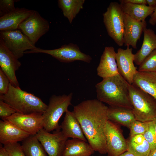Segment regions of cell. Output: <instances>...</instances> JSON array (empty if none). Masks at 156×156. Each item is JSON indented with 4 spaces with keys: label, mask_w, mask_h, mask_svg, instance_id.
<instances>
[{
    "label": "cell",
    "mask_w": 156,
    "mask_h": 156,
    "mask_svg": "<svg viewBox=\"0 0 156 156\" xmlns=\"http://www.w3.org/2000/svg\"><path fill=\"white\" fill-rule=\"evenodd\" d=\"M108 108L103 102L93 99L82 101L73 111L88 143L94 151L102 154L107 153L105 131Z\"/></svg>",
    "instance_id": "obj_1"
},
{
    "label": "cell",
    "mask_w": 156,
    "mask_h": 156,
    "mask_svg": "<svg viewBox=\"0 0 156 156\" xmlns=\"http://www.w3.org/2000/svg\"><path fill=\"white\" fill-rule=\"evenodd\" d=\"M129 85L119 74L103 79L95 85L97 99L109 106L133 110L129 98Z\"/></svg>",
    "instance_id": "obj_2"
},
{
    "label": "cell",
    "mask_w": 156,
    "mask_h": 156,
    "mask_svg": "<svg viewBox=\"0 0 156 156\" xmlns=\"http://www.w3.org/2000/svg\"><path fill=\"white\" fill-rule=\"evenodd\" d=\"M0 100L9 105L16 112L27 114H43L48 105L34 94L15 87L10 83L7 92L0 94Z\"/></svg>",
    "instance_id": "obj_3"
},
{
    "label": "cell",
    "mask_w": 156,
    "mask_h": 156,
    "mask_svg": "<svg viewBox=\"0 0 156 156\" xmlns=\"http://www.w3.org/2000/svg\"><path fill=\"white\" fill-rule=\"evenodd\" d=\"M129 98L136 120L142 122L156 120V100L138 87L129 85Z\"/></svg>",
    "instance_id": "obj_4"
},
{
    "label": "cell",
    "mask_w": 156,
    "mask_h": 156,
    "mask_svg": "<svg viewBox=\"0 0 156 156\" xmlns=\"http://www.w3.org/2000/svg\"><path fill=\"white\" fill-rule=\"evenodd\" d=\"M73 95L70 93L68 95H53L51 96L47 107L42 114L44 128L47 131L50 132L60 129L59 120L63 114L68 110Z\"/></svg>",
    "instance_id": "obj_5"
},
{
    "label": "cell",
    "mask_w": 156,
    "mask_h": 156,
    "mask_svg": "<svg viewBox=\"0 0 156 156\" xmlns=\"http://www.w3.org/2000/svg\"><path fill=\"white\" fill-rule=\"evenodd\" d=\"M124 14L120 4L116 2H111L103 14L108 35L120 47L124 45Z\"/></svg>",
    "instance_id": "obj_6"
},
{
    "label": "cell",
    "mask_w": 156,
    "mask_h": 156,
    "mask_svg": "<svg viewBox=\"0 0 156 156\" xmlns=\"http://www.w3.org/2000/svg\"><path fill=\"white\" fill-rule=\"evenodd\" d=\"M37 53L49 55L60 62L64 63L81 61L89 63L92 60L91 56L82 52L77 45L72 43L53 49H44L36 47L34 49L26 51L25 54Z\"/></svg>",
    "instance_id": "obj_7"
},
{
    "label": "cell",
    "mask_w": 156,
    "mask_h": 156,
    "mask_svg": "<svg viewBox=\"0 0 156 156\" xmlns=\"http://www.w3.org/2000/svg\"><path fill=\"white\" fill-rule=\"evenodd\" d=\"M0 38L6 47L18 59L23 56L27 50H32L36 47L18 29L0 31Z\"/></svg>",
    "instance_id": "obj_8"
},
{
    "label": "cell",
    "mask_w": 156,
    "mask_h": 156,
    "mask_svg": "<svg viewBox=\"0 0 156 156\" xmlns=\"http://www.w3.org/2000/svg\"><path fill=\"white\" fill-rule=\"evenodd\" d=\"M49 29L48 21L41 16L38 12L34 10L19 25L18 28L34 44Z\"/></svg>",
    "instance_id": "obj_9"
},
{
    "label": "cell",
    "mask_w": 156,
    "mask_h": 156,
    "mask_svg": "<svg viewBox=\"0 0 156 156\" xmlns=\"http://www.w3.org/2000/svg\"><path fill=\"white\" fill-rule=\"evenodd\" d=\"M36 135L49 156H63L68 138L60 130L51 133L43 128Z\"/></svg>",
    "instance_id": "obj_10"
},
{
    "label": "cell",
    "mask_w": 156,
    "mask_h": 156,
    "mask_svg": "<svg viewBox=\"0 0 156 156\" xmlns=\"http://www.w3.org/2000/svg\"><path fill=\"white\" fill-rule=\"evenodd\" d=\"M42 114H25L16 112L11 116L2 118L9 122L31 135H36L44 128Z\"/></svg>",
    "instance_id": "obj_11"
},
{
    "label": "cell",
    "mask_w": 156,
    "mask_h": 156,
    "mask_svg": "<svg viewBox=\"0 0 156 156\" xmlns=\"http://www.w3.org/2000/svg\"><path fill=\"white\" fill-rule=\"evenodd\" d=\"M105 134L107 156H118L127 151V140L116 124L108 120Z\"/></svg>",
    "instance_id": "obj_12"
},
{
    "label": "cell",
    "mask_w": 156,
    "mask_h": 156,
    "mask_svg": "<svg viewBox=\"0 0 156 156\" xmlns=\"http://www.w3.org/2000/svg\"><path fill=\"white\" fill-rule=\"evenodd\" d=\"M21 65L18 59L6 47L0 38V68L7 77L10 83L15 87H19L16 72Z\"/></svg>",
    "instance_id": "obj_13"
},
{
    "label": "cell",
    "mask_w": 156,
    "mask_h": 156,
    "mask_svg": "<svg viewBox=\"0 0 156 156\" xmlns=\"http://www.w3.org/2000/svg\"><path fill=\"white\" fill-rule=\"evenodd\" d=\"M134 56L132 48L129 47L126 49L118 48L116 53L119 73L130 85L132 84L134 75L138 71L133 63Z\"/></svg>",
    "instance_id": "obj_14"
},
{
    "label": "cell",
    "mask_w": 156,
    "mask_h": 156,
    "mask_svg": "<svg viewBox=\"0 0 156 156\" xmlns=\"http://www.w3.org/2000/svg\"><path fill=\"white\" fill-rule=\"evenodd\" d=\"M124 44L137 48L138 41L141 36L144 27L146 26V21H141L134 19L128 15L124 14Z\"/></svg>",
    "instance_id": "obj_15"
},
{
    "label": "cell",
    "mask_w": 156,
    "mask_h": 156,
    "mask_svg": "<svg viewBox=\"0 0 156 156\" xmlns=\"http://www.w3.org/2000/svg\"><path fill=\"white\" fill-rule=\"evenodd\" d=\"M116 53L113 47H105L96 69L98 76L104 79L119 74L116 60Z\"/></svg>",
    "instance_id": "obj_16"
},
{
    "label": "cell",
    "mask_w": 156,
    "mask_h": 156,
    "mask_svg": "<svg viewBox=\"0 0 156 156\" xmlns=\"http://www.w3.org/2000/svg\"><path fill=\"white\" fill-rule=\"evenodd\" d=\"M34 11L24 8H17L11 12L0 17V31L18 29L19 25L30 16Z\"/></svg>",
    "instance_id": "obj_17"
},
{
    "label": "cell",
    "mask_w": 156,
    "mask_h": 156,
    "mask_svg": "<svg viewBox=\"0 0 156 156\" xmlns=\"http://www.w3.org/2000/svg\"><path fill=\"white\" fill-rule=\"evenodd\" d=\"M30 135L10 122L0 120V142L3 145L23 141Z\"/></svg>",
    "instance_id": "obj_18"
},
{
    "label": "cell",
    "mask_w": 156,
    "mask_h": 156,
    "mask_svg": "<svg viewBox=\"0 0 156 156\" xmlns=\"http://www.w3.org/2000/svg\"><path fill=\"white\" fill-rule=\"evenodd\" d=\"M60 127L63 134L68 138L77 139L87 141L80 124L73 111L68 110L65 112Z\"/></svg>",
    "instance_id": "obj_19"
},
{
    "label": "cell",
    "mask_w": 156,
    "mask_h": 156,
    "mask_svg": "<svg viewBox=\"0 0 156 156\" xmlns=\"http://www.w3.org/2000/svg\"><path fill=\"white\" fill-rule=\"evenodd\" d=\"M143 32L144 38L141 47L134 54V62L138 66L153 51L156 49V34L154 31L147 29L146 26L144 28Z\"/></svg>",
    "instance_id": "obj_20"
},
{
    "label": "cell",
    "mask_w": 156,
    "mask_h": 156,
    "mask_svg": "<svg viewBox=\"0 0 156 156\" xmlns=\"http://www.w3.org/2000/svg\"><path fill=\"white\" fill-rule=\"evenodd\" d=\"M132 84L156 100V73L138 70L134 75Z\"/></svg>",
    "instance_id": "obj_21"
},
{
    "label": "cell",
    "mask_w": 156,
    "mask_h": 156,
    "mask_svg": "<svg viewBox=\"0 0 156 156\" xmlns=\"http://www.w3.org/2000/svg\"><path fill=\"white\" fill-rule=\"evenodd\" d=\"M107 115L108 120L129 128L136 120L132 109L122 107H108Z\"/></svg>",
    "instance_id": "obj_22"
},
{
    "label": "cell",
    "mask_w": 156,
    "mask_h": 156,
    "mask_svg": "<svg viewBox=\"0 0 156 156\" xmlns=\"http://www.w3.org/2000/svg\"><path fill=\"white\" fill-rule=\"evenodd\" d=\"M94 151L87 142L71 139L66 141L63 156H91Z\"/></svg>",
    "instance_id": "obj_23"
},
{
    "label": "cell",
    "mask_w": 156,
    "mask_h": 156,
    "mask_svg": "<svg viewBox=\"0 0 156 156\" xmlns=\"http://www.w3.org/2000/svg\"><path fill=\"white\" fill-rule=\"evenodd\" d=\"M120 5L124 14L136 20L144 21L147 17L153 13L155 7L146 5L134 4L120 2Z\"/></svg>",
    "instance_id": "obj_24"
},
{
    "label": "cell",
    "mask_w": 156,
    "mask_h": 156,
    "mask_svg": "<svg viewBox=\"0 0 156 156\" xmlns=\"http://www.w3.org/2000/svg\"><path fill=\"white\" fill-rule=\"evenodd\" d=\"M127 151L135 156H148L151 150L143 135L130 136L127 140Z\"/></svg>",
    "instance_id": "obj_25"
},
{
    "label": "cell",
    "mask_w": 156,
    "mask_h": 156,
    "mask_svg": "<svg viewBox=\"0 0 156 156\" xmlns=\"http://www.w3.org/2000/svg\"><path fill=\"white\" fill-rule=\"evenodd\" d=\"M85 0H58L59 8L61 9L64 16L67 18L70 23L83 8Z\"/></svg>",
    "instance_id": "obj_26"
},
{
    "label": "cell",
    "mask_w": 156,
    "mask_h": 156,
    "mask_svg": "<svg viewBox=\"0 0 156 156\" xmlns=\"http://www.w3.org/2000/svg\"><path fill=\"white\" fill-rule=\"evenodd\" d=\"M21 146L26 156H47V153L36 135H30L23 140Z\"/></svg>",
    "instance_id": "obj_27"
},
{
    "label": "cell",
    "mask_w": 156,
    "mask_h": 156,
    "mask_svg": "<svg viewBox=\"0 0 156 156\" xmlns=\"http://www.w3.org/2000/svg\"><path fill=\"white\" fill-rule=\"evenodd\" d=\"M139 71L156 73V49L148 55L139 66Z\"/></svg>",
    "instance_id": "obj_28"
},
{
    "label": "cell",
    "mask_w": 156,
    "mask_h": 156,
    "mask_svg": "<svg viewBox=\"0 0 156 156\" xmlns=\"http://www.w3.org/2000/svg\"><path fill=\"white\" fill-rule=\"evenodd\" d=\"M150 122H142L136 120L129 128L130 136L143 135L148 129Z\"/></svg>",
    "instance_id": "obj_29"
},
{
    "label": "cell",
    "mask_w": 156,
    "mask_h": 156,
    "mask_svg": "<svg viewBox=\"0 0 156 156\" xmlns=\"http://www.w3.org/2000/svg\"><path fill=\"white\" fill-rule=\"evenodd\" d=\"M154 120L150 122L148 129L143 135L149 144L151 151L156 148V137L154 128Z\"/></svg>",
    "instance_id": "obj_30"
},
{
    "label": "cell",
    "mask_w": 156,
    "mask_h": 156,
    "mask_svg": "<svg viewBox=\"0 0 156 156\" xmlns=\"http://www.w3.org/2000/svg\"><path fill=\"white\" fill-rule=\"evenodd\" d=\"M10 156H26L21 145L18 142L10 143L4 145Z\"/></svg>",
    "instance_id": "obj_31"
},
{
    "label": "cell",
    "mask_w": 156,
    "mask_h": 156,
    "mask_svg": "<svg viewBox=\"0 0 156 156\" xmlns=\"http://www.w3.org/2000/svg\"><path fill=\"white\" fill-rule=\"evenodd\" d=\"M15 0H0V16L1 17L14 10Z\"/></svg>",
    "instance_id": "obj_32"
},
{
    "label": "cell",
    "mask_w": 156,
    "mask_h": 156,
    "mask_svg": "<svg viewBox=\"0 0 156 156\" xmlns=\"http://www.w3.org/2000/svg\"><path fill=\"white\" fill-rule=\"evenodd\" d=\"M16 112L8 104L0 100V117L1 118L10 117Z\"/></svg>",
    "instance_id": "obj_33"
},
{
    "label": "cell",
    "mask_w": 156,
    "mask_h": 156,
    "mask_svg": "<svg viewBox=\"0 0 156 156\" xmlns=\"http://www.w3.org/2000/svg\"><path fill=\"white\" fill-rule=\"evenodd\" d=\"M10 83L9 79L0 68V94H4L7 92Z\"/></svg>",
    "instance_id": "obj_34"
},
{
    "label": "cell",
    "mask_w": 156,
    "mask_h": 156,
    "mask_svg": "<svg viewBox=\"0 0 156 156\" xmlns=\"http://www.w3.org/2000/svg\"><path fill=\"white\" fill-rule=\"evenodd\" d=\"M119 1L134 4H146V0H120Z\"/></svg>",
    "instance_id": "obj_35"
},
{
    "label": "cell",
    "mask_w": 156,
    "mask_h": 156,
    "mask_svg": "<svg viewBox=\"0 0 156 156\" xmlns=\"http://www.w3.org/2000/svg\"><path fill=\"white\" fill-rule=\"evenodd\" d=\"M148 22L153 26L155 25L156 24V6L154 8L153 13L151 15V18L149 20Z\"/></svg>",
    "instance_id": "obj_36"
},
{
    "label": "cell",
    "mask_w": 156,
    "mask_h": 156,
    "mask_svg": "<svg viewBox=\"0 0 156 156\" xmlns=\"http://www.w3.org/2000/svg\"><path fill=\"white\" fill-rule=\"evenodd\" d=\"M0 156H10L7 151L1 145L0 147Z\"/></svg>",
    "instance_id": "obj_37"
},
{
    "label": "cell",
    "mask_w": 156,
    "mask_h": 156,
    "mask_svg": "<svg viewBox=\"0 0 156 156\" xmlns=\"http://www.w3.org/2000/svg\"><path fill=\"white\" fill-rule=\"evenodd\" d=\"M146 1L149 6L155 8L156 6V0H146Z\"/></svg>",
    "instance_id": "obj_38"
},
{
    "label": "cell",
    "mask_w": 156,
    "mask_h": 156,
    "mask_svg": "<svg viewBox=\"0 0 156 156\" xmlns=\"http://www.w3.org/2000/svg\"><path fill=\"white\" fill-rule=\"evenodd\" d=\"M118 156H135L132 153L127 151Z\"/></svg>",
    "instance_id": "obj_39"
},
{
    "label": "cell",
    "mask_w": 156,
    "mask_h": 156,
    "mask_svg": "<svg viewBox=\"0 0 156 156\" xmlns=\"http://www.w3.org/2000/svg\"><path fill=\"white\" fill-rule=\"evenodd\" d=\"M148 156H156V148L151 151Z\"/></svg>",
    "instance_id": "obj_40"
},
{
    "label": "cell",
    "mask_w": 156,
    "mask_h": 156,
    "mask_svg": "<svg viewBox=\"0 0 156 156\" xmlns=\"http://www.w3.org/2000/svg\"><path fill=\"white\" fill-rule=\"evenodd\" d=\"M154 128L156 137V120H154Z\"/></svg>",
    "instance_id": "obj_41"
}]
</instances>
